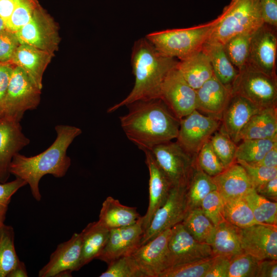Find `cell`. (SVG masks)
Returning <instances> with one entry per match:
<instances>
[{"mask_svg": "<svg viewBox=\"0 0 277 277\" xmlns=\"http://www.w3.org/2000/svg\"><path fill=\"white\" fill-rule=\"evenodd\" d=\"M212 179L224 201L243 197L253 189L244 168L236 162Z\"/></svg>", "mask_w": 277, "mask_h": 277, "instance_id": "24", "label": "cell"}, {"mask_svg": "<svg viewBox=\"0 0 277 277\" xmlns=\"http://www.w3.org/2000/svg\"><path fill=\"white\" fill-rule=\"evenodd\" d=\"M145 155V162L149 173V204L146 214L142 216L144 231L148 227L156 211L166 202L173 187L157 165L151 151L142 150Z\"/></svg>", "mask_w": 277, "mask_h": 277, "instance_id": "20", "label": "cell"}, {"mask_svg": "<svg viewBox=\"0 0 277 277\" xmlns=\"http://www.w3.org/2000/svg\"><path fill=\"white\" fill-rule=\"evenodd\" d=\"M216 190L212 177L202 170L195 163L186 187L189 210L201 208L203 200L213 190Z\"/></svg>", "mask_w": 277, "mask_h": 277, "instance_id": "31", "label": "cell"}, {"mask_svg": "<svg viewBox=\"0 0 277 277\" xmlns=\"http://www.w3.org/2000/svg\"><path fill=\"white\" fill-rule=\"evenodd\" d=\"M216 22L215 19L191 28L154 32L146 38L162 54L181 61L202 49Z\"/></svg>", "mask_w": 277, "mask_h": 277, "instance_id": "5", "label": "cell"}, {"mask_svg": "<svg viewBox=\"0 0 277 277\" xmlns=\"http://www.w3.org/2000/svg\"><path fill=\"white\" fill-rule=\"evenodd\" d=\"M216 19L207 42L222 45L234 36L252 34L264 24L260 0L231 1Z\"/></svg>", "mask_w": 277, "mask_h": 277, "instance_id": "4", "label": "cell"}, {"mask_svg": "<svg viewBox=\"0 0 277 277\" xmlns=\"http://www.w3.org/2000/svg\"><path fill=\"white\" fill-rule=\"evenodd\" d=\"M28 272L25 263L19 260L7 277H27Z\"/></svg>", "mask_w": 277, "mask_h": 277, "instance_id": "55", "label": "cell"}, {"mask_svg": "<svg viewBox=\"0 0 277 277\" xmlns=\"http://www.w3.org/2000/svg\"><path fill=\"white\" fill-rule=\"evenodd\" d=\"M243 198L251 208L255 220L260 224L277 225V203L250 190Z\"/></svg>", "mask_w": 277, "mask_h": 277, "instance_id": "33", "label": "cell"}, {"mask_svg": "<svg viewBox=\"0 0 277 277\" xmlns=\"http://www.w3.org/2000/svg\"><path fill=\"white\" fill-rule=\"evenodd\" d=\"M108 265L100 277H146L131 255L119 258Z\"/></svg>", "mask_w": 277, "mask_h": 277, "instance_id": "41", "label": "cell"}, {"mask_svg": "<svg viewBox=\"0 0 277 277\" xmlns=\"http://www.w3.org/2000/svg\"><path fill=\"white\" fill-rule=\"evenodd\" d=\"M245 169L253 189L277 177V168H268L236 161Z\"/></svg>", "mask_w": 277, "mask_h": 277, "instance_id": "45", "label": "cell"}, {"mask_svg": "<svg viewBox=\"0 0 277 277\" xmlns=\"http://www.w3.org/2000/svg\"><path fill=\"white\" fill-rule=\"evenodd\" d=\"M250 164L268 168H277V145L268 151L260 161Z\"/></svg>", "mask_w": 277, "mask_h": 277, "instance_id": "53", "label": "cell"}, {"mask_svg": "<svg viewBox=\"0 0 277 277\" xmlns=\"http://www.w3.org/2000/svg\"><path fill=\"white\" fill-rule=\"evenodd\" d=\"M30 143L19 122L0 118V183L7 182L14 156Z\"/></svg>", "mask_w": 277, "mask_h": 277, "instance_id": "18", "label": "cell"}, {"mask_svg": "<svg viewBox=\"0 0 277 277\" xmlns=\"http://www.w3.org/2000/svg\"><path fill=\"white\" fill-rule=\"evenodd\" d=\"M229 267V259L216 255L205 277H228Z\"/></svg>", "mask_w": 277, "mask_h": 277, "instance_id": "49", "label": "cell"}, {"mask_svg": "<svg viewBox=\"0 0 277 277\" xmlns=\"http://www.w3.org/2000/svg\"><path fill=\"white\" fill-rule=\"evenodd\" d=\"M202 50L210 60L214 75L224 85L231 87L239 71L228 57L223 45L206 42Z\"/></svg>", "mask_w": 277, "mask_h": 277, "instance_id": "30", "label": "cell"}, {"mask_svg": "<svg viewBox=\"0 0 277 277\" xmlns=\"http://www.w3.org/2000/svg\"><path fill=\"white\" fill-rule=\"evenodd\" d=\"M216 256L169 268L159 277H205Z\"/></svg>", "mask_w": 277, "mask_h": 277, "instance_id": "38", "label": "cell"}, {"mask_svg": "<svg viewBox=\"0 0 277 277\" xmlns=\"http://www.w3.org/2000/svg\"><path fill=\"white\" fill-rule=\"evenodd\" d=\"M213 134L209 138V141L225 169L236 162V144L221 131H215Z\"/></svg>", "mask_w": 277, "mask_h": 277, "instance_id": "40", "label": "cell"}, {"mask_svg": "<svg viewBox=\"0 0 277 277\" xmlns=\"http://www.w3.org/2000/svg\"><path fill=\"white\" fill-rule=\"evenodd\" d=\"M41 90L23 69L15 66L0 106V118L20 122L26 111L35 109L39 105Z\"/></svg>", "mask_w": 277, "mask_h": 277, "instance_id": "6", "label": "cell"}, {"mask_svg": "<svg viewBox=\"0 0 277 277\" xmlns=\"http://www.w3.org/2000/svg\"><path fill=\"white\" fill-rule=\"evenodd\" d=\"M276 28L263 24L252 35L248 63L272 76L275 73L277 52Z\"/></svg>", "mask_w": 277, "mask_h": 277, "instance_id": "14", "label": "cell"}, {"mask_svg": "<svg viewBox=\"0 0 277 277\" xmlns=\"http://www.w3.org/2000/svg\"><path fill=\"white\" fill-rule=\"evenodd\" d=\"M27 185L23 180L15 179L4 183H0V227L5 224L9 205L12 196L21 188Z\"/></svg>", "mask_w": 277, "mask_h": 277, "instance_id": "46", "label": "cell"}, {"mask_svg": "<svg viewBox=\"0 0 277 277\" xmlns=\"http://www.w3.org/2000/svg\"><path fill=\"white\" fill-rule=\"evenodd\" d=\"M223 201L224 218L227 222L240 228L260 224L243 197Z\"/></svg>", "mask_w": 277, "mask_h": 277, "instance_id": "36", "label": "cell"}, {"mask_svg": "<svg viewBox=\"0 0 277 277\" xmlns=\"http://www.w3.org/2000/svg\"><path fill=\"white\" fill-rule=\"evenodd\" d=\"M7 29L4 21L0 17V32Z\"/></svg>", "mask_w": 277, "mask_h": 277, "instance_id": "56", "label": "cell"}, {"mask_svg": "<svg viewBox=\"0 0 277 277\" xmlns=\"http://www.w3.org/2000/svg\"><path fill=\"white\" fill-rule=\"evenodd\" d=\"M258 193L272 201L277 200V177L262 184L255 189Z\"/></svg>", "mask_w": 277, "mask_h": 277, "instance_id": "52", "label": "cell"}, {"mask_svg": "<svg viewBox=\"0 0 277 277\" xmlns=\"http://www.w3.org/2000/svg\"><path fill=\"white\" fill-rule=\"evenodd\" d=\"M232 94L242 96L260 108L276 106V77L269 75L247 64L231 85Z\"/></svg>", "mask_w": 277, "mask_h": 277, "instance_id": "7", "label": "cell"}, {"mask_svg": "<svg viewBox=\"0 0 277 277\" xmlns=\"http://www.w3.org/2000/svg\"><path fill=\"white\" fill-rule=\"evenodd\" d=\"M14 66L9 63H0V106L7 92Z\"/></svg>", "mask_w": 277, "mask_h": 277, "instance_id": "50", "label": "cell"}, {"mask_svg": "<svg viewBox=\"0 0 277 277\" xmlns=\"http://www.w3.org/2000/svg\"><path fill=\"white\" fill-rule=\"evenodd\" d=\"M141 217L135 207L124 205L118 200L109 196L102 204L98 221L111 229L134 224Z\"/></svg>", "mask_w": 277, "mask_h": 277, "instance_id": "27", "label": "cell"}, {"mask_svg": "<svg viewBox=\"0 0 277 277\" xmlns=\"http://www.w3.org/2000/svg\"><path fill=\"white\" fill-rule=\"evenodd\" d=\"M277 145V137L268 139H248L242 141L237 146L235 160L253 164L260 161Z\"/></svg>", "mask_w": 277, "mask_h": 277, "instance_id": "35", "label": "cell"}, {"mask_svg": "<svg viewBox=\"0 0 277 277\" xmlns=\"http://www.w3.org/2000/svg\"><path fill=\"white\" fill-rule=\"evenodd\" d=\"M19 44L12 31L6 29L0 32V63H9Z\"/></svg>", "mask_w": 277, "mask_h": 277, "instance_id": "47", "label": "cell"}, {"mask_svg": "<svg viewBox=\"0 0 277 277\" xmlns=\"http://www.w3.org/2000/svg\"><path fill=\"white\" fill-rule=\"evenodd\" d=\"M109 232L110 229L98 221L89 223L82 230L81 268L97 259L107 242Z\"/></svg>", "mask_w": 277, "mask_h": 277, "instance_id": "28", "label": "cell"}, {"mask_svg": "<svg viewBox=\"0 0 277 277\" xmlns=\"http://www.w3.org/2000/svg\"><path fill=\"white\" fill-rule=\"evenodd\" d=\"M196 91V110L221 121L232 96L231 87L224 85L213 75Z\"/></svg>", "mask_w": 277, "mask_h": 277, "instance_id": "21", "label": "cell"}, {"mask_svg": "<svg viewBox=\"0 0 277 277\" xmlns=\"http://www.w3.org/2000/svg\"><path fill=\"white\" fill-rule=\"evenodd\" d=\"M220 124L219 120L194 110L180 120L176 143L187 152L196 156Z\"/></svg>", "mask_w": 277, "mask_h": 277, "instance_id": "11", "label": "cell"}, {"mask_svg": "<svg viewBox=\"0 0 277 277\" xmlns=\"http://www.w3.org/2000/svg\"><path fill=\"white\" fill-rule=\"evenodd\" d=\"M127 107L128 113L120 117L121 126L141 150L176 138L180 120L161 99L138 101Z\"/></svg>", "mask_w": 277, "mask_h": 277, "instance_id": "1", "label": "cell"}, {"mask_svg": "<svg viewBox=\"0 0 277 277\" xmlns=\"http://www.w3.org/2000/svg\"><path fill=\"white\" fill-rule=\"evenodd\" d=\"M14 239L12 226L4 224L0 227V277H7L19 261L15 250Z\"/></svg>", "mask_w": 277, "mask_h": 277, "instance_id": "34", "label": "cell"}, {"mask_svg": "<svg viewBox=\"0 0 277 277\" xmlns=\"http://www.w3.org/2000/svg\"><path fill=\"white\" fill-rule=\"evenodd\" d=\"M148 150L172 187H186L196 156L187 152L176 142L160 144Z\"/></svg>", "mask_w": 277, "mask_h": 277, "instance_id": "8", "label": "cell"}, {"mask_svg": "<svg viewBox=\"0 0 277 277\" xmlns=\"http://www.w3.org/2000/svg\"><path fill=\"white\" fill-rule=\"evenodd\" d=\"M15 0H0V17L4 21L7 28L14 6Z\"/></svg>", "mask_w": 277, "mask_h": 277, "instance_id": "54", "label": "cell"}, {"mask_svg": "<svg viewBox=\"0 0 277 277\" xmlns=\"http://www.w3.org/2000/svg\"><path fill=\"white\" fill-rule=\"evenodd\" d=\"M81 233H74L69 240L57 245L49 262L39 270L38 276L55 277L64 271H78L81 269Z\"/></svg>", "mask_w": 277, "mask_h": 277, "instance_id": "19", "label": "cell"}, {"mask_svg": "<svg viewBox=\"0 0 277 277\" xmlns=\"http://www.w3.org/2000/svg\"><path fill=\"white\" fill-rule=\"evenodd\" d=\"M261 109L244 97L232 94L220 121L222 125L220 131L226 134L235 143H238L242 129Z\"/></svg>", "mask_w": 277, "mask_h": 277, "instance_id": "22", "label": "cell"}, {"mask_svg": "<svg viewBox=\"0 0 277 277\" xmlns=\"http://www.w3.org/2000/svg\"><path fill=\"white\" fill-rule=\"evenodd\" d=\"M238 1V0H231V1Z\"/></svg>", "mask_w": 277, "mask_h": 277, "instance_id": "57", "label": "cell"}, {"mask_svg": "<svg viewBox=\"0 0 277 277\" xmlns=\"http://www.w3.org/2000/svg\"><path fill=\"white\" fill-rule=\"evenodd\" d=\"M259 260L243 252L229 260L228 277H255Z\"/></svg>", "mask_w": 277, "mask_h": 277, "instance_id": "42", "label": "cell"}, {"mask_svg": "<svg viewBox=\"0 0 277 277\" xmlns=\"http://www.w3.org/2000/svg\"><path fill=\"white\" fill-rule=\"evenodd\" d=\"M171 228L168 229L131 254L146 277H159L168 268V243Z\"/></svg>", "mask_w": 277, "mask_h": 277, "instance_id": "15", "label": "cell"}, {"mask_svg": "<svg viewBox=\"0 0 277 277\" xmlns=\"http://www.w3.org/2000/svg\"><path fill=\"white\" fill-rule=\"evenodd\" d=\"M41 5L39 0H15L7 29L16 32L29 22Z\"/></svg>", "mask_w": 277, "mask_h": 277, "instance_id": "39", "label": "cell"}, {"mask_svg": "<svg viewBox=\"0 0 277 277\" xmlns=\"http://www.w3.org/2000/svg\"><path fill=\"white\" fill-rule=\"evenodd\" d=\"M178 62L160 53L146 38L137 40L131 54L134 86L124 99L108 109L107 112H113L136 101L160 98L164 80Z\"/></svg>", "mask_w": 277, "mask_h": 277, "instance_id": "3", "label": "cell"}, {"mask_svg": "<svg viewBox=\"0 0 277 277\" xmlns=\"http://www.w3.org/2000/svg\"><path fill=\"white\" fill-rule=\"evenodd\" d=\"M160 98L180 120L197 109L196 91L185 80L177 66L164 80Z\"/></svg>", "mask_w": 277, "mask_h": 277, "instance_id": "12", "label": "cell"}, {"mask_svg": "<svg viewBox=\"0 0 277 277\" xmlns=\"http://www.w3.org/2000/svg\"><path fill=\"white\" fill-rule=\"evenodd\" d=\"M181 223L196 240L210 245L215 226L204 214L201 208L189 210Z\"/></svg>", "mask_w": 277, "mask_h": 277, "instance_id": "32", "label": "cell"}, {"mask_svg": "<svg viewBox=\"0 0 277 277\" xmlns=\"http://www.w3.org/2000/svg\"><path fill=\"white\" fill-rule=\"evenodd\" d=\"M177 68L187 83L195 90L214 75L210 60L202 49L180 61Z\"/></svg>", "mask_w": 277, "mask_h": 277, "instance_id": "26", "label": "cell"}, {"mask_svg": "<svg viewBox=\"0 0 277 277\" xmlns=\"http://www.w3.org/2000/svg\"><path fill=\"white\" fill-rule=\"evenodd\" d=\"M214 256L211 246L196 240L182 223L171 228L168 243V268Z\"/></svg>", "mask_w": 277, "mask_h": 277, "instance_id": "13", "label": "cell"}, {"mask_svg": "<svg viewBox=\"0 0 277 277\" xmlns=\"http://www.w3.org/2000/svg\"><path fill=\"white\" fill-rule=\"evenodd\" d=\"M252 35L239 34L230 38L223 44L228 57L238 71L248 63Z\"/></svg>", "mask_w": 277, "mask_h": 277, "instance_id": "37", "label": "cell"}, {"mask_svg": "<svg viewBox=\"0 0 277 277\" xmlns=\"http://www.w3.org/2000/svg\"><path fill=\"white\" fill-rule=\"evenodd\" d=\"M189 211L186 187H173L164 204L156 211L144 231L140 246L181 223Z\"/></svg>", "mask_w": 277, "mask_h": 277, "instance_id": "10", "label": "cell"}, {"mask_svg": "<svg viewBox=\"0 0 277 277\" xmlns=\"http://www.w3.org/2000/svg\"><path fill=\"white\" fill-rule=\"evenodd\" d=\"M20 44H27L55 55L61 42L59 27L42 5L29 22L15 33Z\"/></svg>", "mask_w": 277, "mask_h": 277, "instance_id": "9", "label": "cell"}, {"mask_svg": "<svg viewBox=\"0 0 277 277\" xmlns=\"http://www.w3.org/2000/svg\"><path fill=\"white\" fill-rule=\"evenodd\" d=\"M143 233L142 216L134 224L110 229L107 242L96 259L109 264L119 258L131 255L140 246Z\"/></svg>", "mask_w": 277, "mask_h": 277, "instance_id": "17", "label": "cell"}, {"mask_svg": "<svg viewBox=\"0 0 277 277\" xmlns=\"http://www.w3.org/2000/svg\"><path fill=\"white\" fill-rule=\"evenodd\" d=\"M261 16L264 24L277 27V0H260Z\"/></svg>", "mask_w": 277, "mask_h": 277, "instance_id": "48", "label": "cell"}, {"mask_svg": "<svg viewBox=\"0 0 277 277\" xmlns=\"http://www.w3.org/2000/svg\"><path fill=\"white\" fill-rule=\"evenodd\" d=\"M277 137L276 106L260 109L252 115L240 134V141Z\"/></svg>", "mask_w": 277, "mask_h": 277, "instance_id": "25", "label": "cell"}, {"mask_svg": "<svg viewBox=\"0 0 277 277\" xmlns=\"http://www.w3.org/2000/svg\"><path fill=\"white\" fill-rule=\"evenodd\" d=\"M196 163L202 170L211 177L216 176L225 169L209 140L203 145L197 154Z\"/></svg>", "mask_w": 277, "mask_h": 277, "instance_id": "43", "label": "cell"}, {"mask_svg": "<svg viewBox=\"0 0 277 277\" xmlns=\"http://www.w3.org/2000/svg\"><path fill=\"white\" fill-rule=\"evenodd\" d=\"M244 252L259 260H277V225L257 224L239 228Z\"/></svg>", "mask_w": 277, "mask_h": 277, "instance_id": "16", "label": "cell"}, {"mask_svg": "<svg viewBox=\"0 0 277 277\" xmlns=\"http://www.w3.org/2000/svg\"><path fill=\"white\" fill-rule=\"evenodd\" d=\"M201 208L215 226L226 221L224 215V201L216 190L210 192L203 200Z\"/></svg>", "mask_w": 277, "mask_h": 277, "instance_id": "44", "label": "cell"}, {"mask_svg": "<svg viewBox=\"0 0 277 277\" xmlns=\"http://www.w3.org/2000/svg\"><path fill=\"white\" fill-rule=\"evenodd\" d=\"M277 260H260L255 277H276Z\"/></svg>", "mask_w": 277, "mask_h": 277, "instance_id": "51", "label": "cell"}, {"mask_svg": "<svg viewBox=\"0 0 277 277\" xmlns=\"http://www.w3.org/2000/svg\"><path fill=\"white\" fill-rule=\"evenodd\" d=\"M56 137L49 148L32 156L19 153L12 159L10 173L29 185L31 194L37 202L42 195L39 183L43 176L51 174L60 178L64 176L71 165V159L67 150L75 138L82 133L80 128L70 125H59L55 127Z\"/></svg>", "mask_w": 277, "mask_h": 277, "instance_id": "2", "label": "cell"}, {"mask_svg": "<svg viewBox=\"0 0 277 277\" xmlns=\"http://www.w3.org/2000/svg\"><path fill=\"white\" fill-rule=\"evenodd\" d=\"M214 255H220L229 260L243 253L239 234V228L226 221L215 226V231L210 244Z\"/></svg>", "mask_w": 277, "mask_h": 277, "instance_id": "29", "label": "cell"}, {"mask_svg": "<svg viewBox=\"0 0 277 277\" xmlns=\"http://www.w3.org/2000/svg\"><path fill=\"white\" fill-rule=\"evenodd\" d=\"M54 56L32 46L19 44L9 63L23 69L33 83L42 90L44 73Z\"/></svg>", "mask_w": 277, "mask_h": 277, "instance_id": "23", "label": "cell"}]
</instances>
